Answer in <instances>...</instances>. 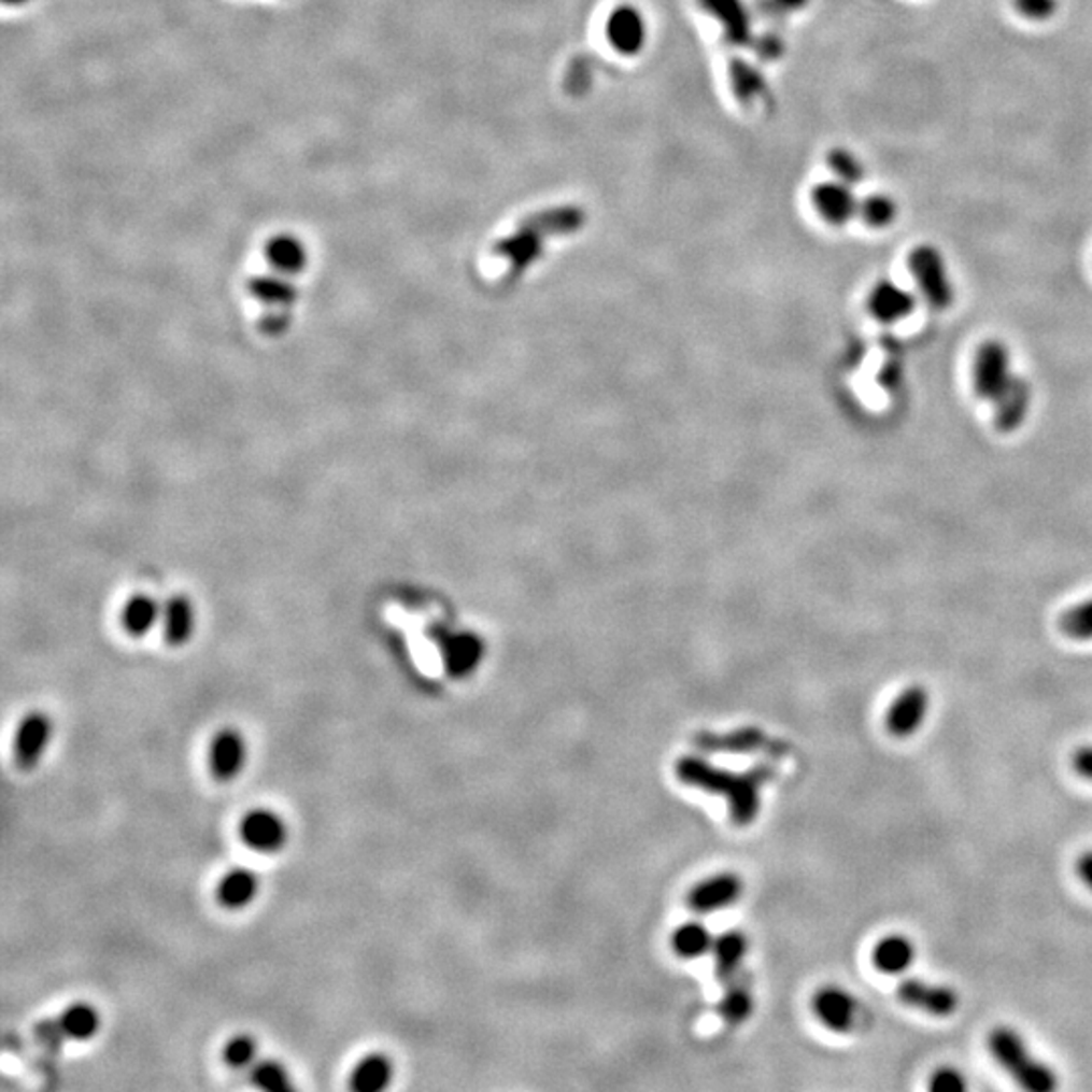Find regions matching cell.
I'll list each match as a JSON object with an SVG mask.
<instances>
[{"mask_svg":"<svg viewBox=\"0 0 1092 1092\" xmlns=\"http://www.w3.org/2000/svg\"><path fill=\"white\" fill-rule=\"evenodd\" d=\"M676 775L682 783L690 788L723 795L728 804L731 820L737 825H749L755 822L761 807V788L771 777L767 767H755L749 774H731L719 767H712L705 758L682 756L676 763Z\"/></svg>","mask_w":1092,"mask_h":1092,"instance_id":"obj_1","label":"cell"},{"mask_svg":"<svg viewBox=\"0 0 1092 1092\" xmlns=\"http://www.w3.org/2000/svg\"><path fill=\"white\" fill-rule=\"evenodd\" d=\"M988 1048L997 1064L1025 1091L1048 1092L1059 1087L1054 1070L1034 1059L1024 1038L1008 1025H997L990 1032Z\"/></svg>","mask_w":1092,"mask_h":1092,"instance_id":"obj_2","label":"cell"},{"mask_svg":"<svg viewBox=\"0 0 1092 1092\" xmlns=\"http://www.w3.org/2000/svg\"><path fill=\"white\" fill-rule=\"evenodd\" d=\"M908 269L919 292L923 294L924 302L935 310H947L953 303L955 289L941 250L928 243L917 245L908 255Z\"/></svg>","mask_w":1092,"mask_h":1092,"instance_id":"obj_3","label":"cell"},{"mask_svg":"<svg viewBox=\"0 0 1092 1092\" xmlns=\"http://www.w3.org/2000/svg\"><path fill=\"white\" fill-rule=\"evenodd\" d=\"M237 838L255 854H280L289 841V825L284 816L266 806L247 809L237 822Z\"/></svg>","mask_w":1092,"mask_h":1092,"instance_id":"obj_4","label":"cell"},{"mask_svg":"<svg viewBox=\"0 0 1092 1092\" xmlns=\"http://www.w3.org/2000/svg\"><path fill=\"white\" fill-rule=\"evenodd\" d=\"M55 737V721L49 712L33 708L18 719L13 733V763L20 771H34L47 755Z\"/></svg>","mask_w":1092,"mask_h":1092,"instance_id":"obj_5","label":"cell"},{"mask_svg":"<svg viewBox=\"0 0 1092 1092\" xmlns=\"http://www.w3.org/2000/svg\"><path fill=\"white\" fill-rule=\"evenodd\" d=\"M250 742L237 726H221L207 744V769L217 783H231L245 771Z\"/></svg>","mask_w":1092,"mask_h":1092,"instance_id":"obj_6","label":"cell"},{"mask_svg":"<svg viewBox=\"0 0 1092 1092\" xmlns=\"http://www.w3.org/2000/svg\"><path fill=\"white\" fill-rule=\"evenodd\" d=\"M1011 379L1013 372L1008 346L999 340L981 342L974 358L975 393L983 401L993 403L1006 391Z\"/></svg>","mask_w":1092,"mask_h":1092,"instance_id":"obj_7","label":"cell"},{"mask_svg":"<svg viewBox=\"0 0 1092 1092\" xmlns=\"http://www.w3.org/2000/svg\"><path fill=\"white\" fill-rule=\"evenodd\" d=\"M443 670L450 678H468L484 657V641L466 629H439L436 636Z\"/></svg>","mask_w":1092,"mask_h":1092,"instance_id":"obj_8","label":"cell"},{"mask_svg":"<svg viewBox=\"0 0 1092 1092\" xmlns=\"http://www.w3.org/2000/svg\"><path fill=\"white\" fill-rule=\"evenodd\" d=\"M896 995L900 999V1004H905L907 1008L917 1009V1011H923L928 1016H937V1018H947V1016H953L959 1008V993L947 985H937V983H926L923 979H905Z\"/></svg>","mask_w":1092,"mask_h":1092,"instance_id":"obj_9","label":"cell"},{"mask_svg":"<svg viewBox=\"0 0 1092 1092\" xmlns=\"http://www.w3.org/2000/svg\"><path fill=\"white\" fill-rule=\"evenodd\" d=\"M928 705H931V698L923 686L912 684V686L903 690L894 698V703L887 712V719H884V724L892 737L908 739L910 735H914L923 726Z\"/></svg>","mask_w":1092,"mask_h":1092,"instance_id":"obj_10","label":"cell"},{"mask_svg":"<svg viewBox=\"0 0 1092 1092\" xmlns=\"http://www.w3.org/2000/svg\"><path fill=\"white\" fill-rule=\"evenodd\" d=\"M811 1008L816 1018L832 1032L848 1034L857 1025V1002L852 993L838 985H825L818 990L811 999Z\"/></svg>","mask_w":1092,"mask_h":1092,"instance_id":"obj_11","label":"cell"},{"mask_svg":"<svg viewBox=\"0 0 1092 1092\" xmlns=\"http://www.w3.org/2000/svg\"><path fill=\"white\" fill-rule=\"evenodd\" d=\"M811 202L818 215L836 227L848 225L852 218L857 217L860 199L854 195L852 185H846L838 179L816 186L811 193Z\"/></svg>","mask_w":1092,"mask_h":1092,"instance_id":"obj_12","label":"cell"},{"mask_svg":"<svg viewBox=\"0 0 1092 1092\" xmlns=\"http://www.w3.org/2000/svg\"><path fill=\"white\" fill-rule=\"evenodd\" d=\"M742 882L737 874H714L689 892V907L698 914L733 907L739 900Z\"/></svg>","mask_w":1092,"mask_h":1092,"instance_id":"obj_13","label":"cell"},{"mask_svg":"<svg viewBox=\"0 0 1092 1092\" xmlns=\"http://www.w3.org/2000/svg\"><path fill=\"white\" fill-rule=\"evenodd\" d=\"M261 892V878L243 866H233L221 874L215 884V900L229 912L252 907Z\"/></svg>","mask_w":1092,"mask_h":1092,"instance_id":"obj_14","label":"cell"},{"mask_svg":"<svg viewBox=\"0 0 1092 1092\" xmlns=\"http://www.w3.org/2000/svg\"><path fill=\"white\" fill-rule=\"evenodd\" d=\"M606 33L611 47L623 55H636L648 39L646 18L632 4H620L607 17Z\"/></svg>","mask_w":1092,"mask_h":1092,"instance_id":"obj_15","label":"cell"},{"mask_svg":"<svg viewBox=\"0 0 1092 1092\" xmlns=\"http://www.w3.org/2000/svg\"><path fill=\"white\" fill-rule=\"evenodd\" d=\"M63 1043H91L101 1032V1013L91 1002L77 999L53 1020Z\"/></svg>","mask_w":1092,"mask_h":1092,"instance_id":"obj_16","label":"cell"},{"mask_svg":"<svg viewBox=\"0 0 1092 1092\" xmlns=\"http://www.w3.org/2000/svg\"><path fill=\"white\" fill-rule=\"evenodd\" d=\"M866 303H868V312L873 314V318L882 322V324H896L900 320H907L917 308L914 296L891 280H882V282L874 284Z\"/></svg>","mask_w":1092,"mask_h":1092,"instance_id":"obj_17","label":"cell"},{"mask_svg":"<svg viewBox=\"0 0 1092 1092\" xmlns=\"http://www.w3.org/2000/svg\"><path fill=\"white\" fill-rule=\"evenodd\" d=\"M995 427L1002 434H1011L1024 423L1032 407V387L1024 377L1013 374L1006 391L993 401Z\"/></svg>","mask_w":1092,"mask_h":1092,"instance_id":"obj_18","label":"cell"},{"mask_svg":"<svg viewBox=\"0 0 1092 1092\" xmlns=\"http://www.w3.org/2000/svg\"><path fill=\"white\" fill-rule=\"evenodd\" d=\"M395 1064L385 1052H367L356 1060L349 1073V1089L354 1092H381L393 1084Z\"/></svg>","mask_w":1092,"mask_h":1092,"instance_id":"obj_19","label":"cell"},{"mask_svg":"<svg viewBox=\"0 0 1092 1092\" xmlns=\"http://www.w3.org/2000/svg\"><path fill=\"white\" fill-rule=\"evenodd\" d=\"M197 613L185 595H172L162 604V636L172 648H183L195 634Z\"/></svg>","mask_w":1092,"mask_h":1092,"instance_id":"obj_20","label":"cell"},{"mask_svg":"<svg viewBox=\"0 0 1092 1092\" xmlns=\"http://www.w3.org/2000/svg\"><path fill=\"white\" fill-rule=\"evenodd\" d=\"M160 620H162V604L148 593L132 595L119 613L122 629L130 638L136 639L148 636L156 625H160Z\"/></svg>","mask_w":1092,"mask_h":1092,"instance_id":"obj_21","label":"cell"},{"mask_svg":"<svg viewBox=\"0 0 1092 1092\" xmlns=\"http://www.w3.org/2000/svg\"><path fill=\"white\" fill-rule=\"evenodd\" d=\"M914 945L905 935H889L876 942L873 953L874 967L887 975L905 974L914 961Z\"/></svg>","mask_w":1092,"mask_h":1092,"instance_id":"obj_22","label":"cell"},{"mask_svg":"<svg viewBox=\"0 0 1092 1092\" xmlns=\"http://www.w3.org/2000/svg\"><path fill=\"white\" fill-rule=\"evenodd\" d=\"M747 951H749L747 937L739 931H728V933L714 937L712 955H714L717 975L723 981H731L739 972L740 963L747 958Z\"/></svg>","mask_w":1092,"mask_h":1092,"instance_id":"obj_23","label":"cell"},{"mask_svg":"<svg viewBox=\"0 0 1092 1092\" xmlns=\"http://www.w3.org/2000/svg\"><path fill=\"white\" fill-rule=\"evenodd\" d=\"M714 937L706 928V924L698 921L680 924L672 935V949L678 958L696 959L703 958L708 951H712Z\"/></svg>","mask_w":1092,"mask_h":1092,"instance_id":"obj_24","label":"cell"},{"mask_svg":"<svg viewBox=\"0 0 1092 1092\" xmlns=\"http://www.w3.org/2000/svg\"><path fill=\"white\" fill-rule=\"evenodd\" d=\"M221 1060L231 1070H250L259 1060V1044L250 1032H237L221 1046Z\"/></svg>","mask_w":1092,"mask_h":1092,"instance_id":"obj_25","label":"cell"},{"mask_svg":"<svg viewBox=\"0 0 1092 1092\" xmlns=\"http://www.w3.org/2000/svg\"><path fill=\"white\" fill-rule=\"evenodd\" d=\"M250 1080L253 1087L259 1091H292V1073L287 1070L286 1064L275 1059H259L250 1068Z\"/></svg>","mask_w":1092,"mask_h":1092,"instance_id":"obj_26","label":"cell"},{"mask_svg":"<svg viewBox=\"0 0 1092 1092\" xmlns=\"http://www.w3.org/2000/svg\"><path fill=\"white\" fill-rule=\"evenodd\" d=\"M250 289L257 298V302L266 303L271 310H284L296 300L294 286L284 282L282 278H273V275L255 278L250 284Z\"/></svg>","mask_w":1092,"mask_h":1092,"instance_id":"obj_27","label":"cell"},{"mask_svg":"<svg viewBox=\"0 0 1092 1092\" xmlns=\"http://www.w3.org/2000/svg\"><path fill=\"white\" fill-rule=\"evenodd\" d=\"M268 259L271 268L282 273H298L306 264V253L296 239L278 237L268 245Z\"/></svg>","mask_w":1092,"mask_h":1092,"instance_id":"obj_28","label":"cell"},{"mask_svg":"<svg viewBox=\"0 0 1092 1092\" xmlns=\"http://www.w3.org/2000/svg\"><path fill=\"white\" fill-rule=\"evenodd\" d=\"M896 215H898V204L892 197L882 195V193L868 195L866 199L860 201V207H857V217L874 229L889 227L896 221Z\"/></svg>","mask_w":1092,"mask_h":1092,"instance_id":"obj_29","label":"cell"},{"mask_svg":"<svg viewBox=\"0 0 1092 1092\" xmlns=\"http://www.w3.org/2000/svg\"><path fill=\"white\" fill-rule=\"evenodd\" d=\"M1060 632L1066 638L1076 641H1091L1092 639V597L1087 601H1080L1076 606L1066 609L1060 618Z\"/></svg>","mask_w":1092,"mask_h":1092,"instance_id":"obj_30","label":"cell"},{"mask_svg":"<svg viewBox=\"0 0 1092 1092\" xmlns=\"http://www.w3.org/2000/svg\"><path fill=\"white\" fill-rule=\"evenodd\" d=\"M827 165H829V170L834 172V176L846 185L856 186L866 176V167H864L862 158L848 148H834L829 152Z\"/></svg>","mask_w":1092,"mask_h":1092,"instance_id":"obj_31","label":"cell"},{"mask_svg":"<svg viewBox=\"0 0 1092 1092\" xmlns=\"http://www.w3.org/2000/svg\"><path fill=\"white\" fill-rule=\"evenodd\" d=\"M719 1013L726 1024L739 1025L753 1013V997L740 985H731L719 1004Z\"/></svg>","mask_w":1092,"mask_h":1092,"instance_id":"obj_32","label":"cell"},{"mask_svg":"<svg viewBox=\"0 0 1092 1092\" xmlns=\"http://www.w3.org/2000/svg\"><path fill=\"white\" fill-rule=\"evenodd\" d=\"M928 1089L933 1092H963L967 1089V1080L955 1068L945 1066L933 1073L928 1080Z\"/></svg>","mask_w":1092,"mask_h":1092,"instance_id":"obj_33","label":"cell"},{"mask_svg":"<svg viewBox=\"0 0 1092 1092\" xmlns=\"http://www.w3.org/2000/svg\"><path fill=\"white\" fill-rule=\"evenodd\" d=\"M1016 11L1030 20H1046L1059 11V0H1013Z\"/></svg>","mask_w":1092,"mask_h":1092,"instance_id":"obj_34","label":"cell"},{"mask_svg":"<svg viewBox=\"0 0 1092 1092\" xmlns=\"http://www.w3.org/2000/svg\"><path fill=\"white\" fill-rule=\"evenodd\" d=\"M1073 765H1075L1076 774L1092 781V744L1080 747L1076 751L1075 756H1073Z\"/></svg>","mask_w":1092,"mask_h":1092,"instance_id":"obj_35","label":"cell"},{"mask_svg":"<svg viewBox=\"0 0 1092 1092\" xmlns=\"http://www.w3.org/2000/svg\"><path fill=\"white\" fill-rule=\"evenodd\" d=\"M1076 870H1078L1080 880L1092 891V850L1091 852H1084L1082 856L1078 857Z\"/></svg>","mask_w":1092,"mask_h":1092,"instance_id":"obj_36","label":"cell"},{"mask_svg":"<svg viewBox=\"0 0 1092 1092\" xmlns=\"http://www.w3.org/2000/svg\"><path fill=\"white\" fill-rule=\"evenodd\" d=\"M781 2H783V6H788L790 11H793V9H799V6H804L807 0H781Z\"/></svg>","mask_w":1092,"mask_h":1092,"instance_id":"obj_37","label":"cell"}]
</instances>
